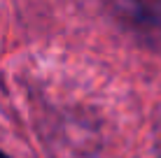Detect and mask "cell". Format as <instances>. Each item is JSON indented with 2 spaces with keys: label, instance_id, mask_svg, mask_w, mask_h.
Wrapping results in <instances>:
<instances>
[{
  "label": "cell",
  "instance_id": "3957f363",
  "mask_svg": "<svg viewBox=\"0 0 161 158\" xmlns=\"http://www.w3.org/2000/svg\"><path fill=\"white\" fill-rule=\"evenodd\" d=\"M0 158H9V156H5V154H3V151H0Z\"/></svg>",
  "mask_w": 161,
  "mask_h": 158
},
{
  "label": "cell",
  "instance_id": "7a4b0ae2",
  "mask_svg": "<svg viewBox=\"0 0 161 158\" xmlns=\"http://www.w3.org/2000/svg\"><path fill=\"white\" fill-rule=\"evenodd\" d=\"M159 156H161V135H159Z\"/></svg>",
  "mask_w": 161,
  "mask_h": 158
},
{
  "label": "cell",
  "instance_id": "6da1fadb",
  "mask_svg": "<svg viewBox=\"0 0 161 158\" xmlns=\"http://www.w3.org/2000/svg\"><path fill=\"white\" fill-rule=\"evenodd\" d=\"M114 21L140 44L161 51V0H105Z\"/></svg>",
  "mask_w": 161,
  "mask_h": 158
}]
</instances>
